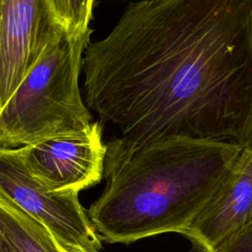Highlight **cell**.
<instances>
[{
	"label": "cell",
	"mask_w": 252,
	"mask_h": 252,
	"mask_svg": "<svg viewBox=\"0 0 252 252\" xmlns=\"http://www.w3.org/2000/svg\"><path fill=\"white\" fill-rule=\"evenodd\" d=\"M251 223L252 147H246L215 197L183 235L196 252H212Z\"/></svg>",
	"instance_id": "7"
},
{
	"label": "cell",
	"mask_w": 252,
	"mask_h": 252,
	"mask_svg": "<svg viewBox=\"0 0 252 252\" xmlns=\"http://www.w3.org/2000/svg\"><path fill=\"white\" fill-rule=\"evenodd\" d=\"M212 252H252V223L231 235Z\"/></svg>",
	"instance_id": "10"
},
{
	"label": "cell",
	"mask_w": 252,
	"mask_h": 252,
	"mask_svg": "<svg viewBox=\"0 0 252 252\" xmlns=\"http://www.w3.org/2000/svg\"><path fill=\"white\" fill-rule=\"evenodd\" d=\"M84 98L114 138L252 147V0L129 4L83 61Z\"/></svg>",
	"instance_id": "1"
},
{
	"label": "cell",
	"mask_w": 252,
	"mask_h": 252,
	"mask_svg": "<svg viewBox=\"0 0 252 252\" xmlns=\"http://www.w3.org/2000/svg\"><path fill=\"white\" fill-rule=\"evenodd\" d=\"M102 125L93 122L85 130L49 137L16 148L30 174L50 190L81 192L101 180L107 147Z\"/></svg>",
	"instance_id": "5"
},
{
	"label": "cell",
	"mask_w": 252,
	"mask_h": 252,
	"mask_svg": "<svg viewBox=\"0 0 252 252\" xmlns=\"http://www.w3.org/2000/svg\"><path fill=\"white\" fill-rule=\"evenodd\" d=\"M0 252H13V250L10 248V246L2 238H0Z\"/></svg>",
	"instance_id": "11"
},
{
	"label": "cell",
	"mask_w": 252,
	"mask_h": 252,
	"mask_svg": "<svg viewBox=\"0 0 252 252\" xmlns=\"http://www.w3.org/2000/svg\"><path fill=\"white\" fill-rule=\"evenodd\" d=\"M92 32L64 30L46 46L0 107V149L21 148L91 126L79 77Z\"/></svg>",
	"instance_id": "3"
},
{
	"label": "cell",
	"mask_w": 252,
	"mask_h": 252,
	"mask_svg": "<svg viewBox=\"0 0 252 252\" xmlns=\"http://www.w3.org/2000/svg\"><path fill=\"white\" fill-rule=\"evenodd\" d=\"M55 16L62 28L69 32H86L92 30L94 0H50Z\"/></svg>",
	"instance_id": "9"
},
{
	"label": "cell",
	"mask_w": 252,
	"mask_h": 252,
	"mask_svg": "<svg viewBox=\"0 0 252 252\" xmlns=\"http://www.w3.org/2000/svg\"><path fill=\"white\" fill-rule=\"evenodd\" d=\"M0 238L13 252H69L40 222L0 194Z\"/></svg>",
	"instance_id": "8"
},
{
	"label": "cell",
	"mask_w": 252,
	"mask_h": 252,
	"mask_svg": "<svg viewBox=\"0 0 252 252\" xmlns=\"http://www.w3.org/2000/svg\"><path fill=\"white\" fill-rule=\"evenodd\" d=\"M79 193L48 189L30 174L16 149H0V194L46 227L69 252H99L102 238Z\"/></svg>",
	"instance_id": "4"
},
{
	"label": "cell",
	"mask_w": 252,
	"mask_h": 252,
	"mask_svg": "<svg viewBox=\"0 0 252 252\" xmlns=\"http://www.w3.org/2000/svg\"><path fill=\"white\" fill-rule=\"evenodd\" d=\"M106 185L88 214L102 240L183 234L215 197L243 147L173 137L140 148L106 143Z\"/></svg>",
	"instance_id": "2"
},
{
	"label": "cell",
	"mask_w": 252,
	"mask_h": 252,
	"mask_svg": "<svg viewBox=\"0 0 252 252\" xmlns=\"http://www.w3.org/2000/svg\"><path fill=\"white\" fill-rule=\"evenodd\" d=\"M0 107L64 29L50 0H0Z\"/></svg>",
	"instance_id": "6"
}]
</instances>
